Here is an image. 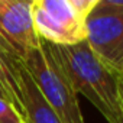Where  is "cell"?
<instances>
[{"label":"cell","mask_w":123,"mask_h":123,"mask_svg":"<svg viewBox=\"0 0 123 123\" xmlns=\"http://www.w3.org/2000/svg\"><path fill=\"white\" fill-rule=\"evenodd\" d=\"M98 0H31V13L39 39L70 46L87 39V18Z\"/></svg>","instance_id":"7a4b0ae2"},{"label":"cell","mask_w":123,"mask_h":123,"mask_svg":"<svg viewBox=\"0 0 123 123\" xmlns=\"http://www.w3.org/2000/svg\"><path fill=\"white\" fill-rule=\"evenodd\" d=\"M12 64L16 71V83L19 87V98L25 111L26 123H61L39 87L36 86L33 77L25 67L19 56L12 58Z\"/></svg>","instance_id":"8992f818"},{"label":"cell","mask_w":123,"mask_h":123,"mask_svg":"<svg viewBox=\"0 0 123 123\" xmlns=\"http://www.w3.org/2000/svg\"><path fill=\"white\" fill-rule=\"evenodd\" d=\"M119 93H120L122 106H123V74H119Z\"/></svg>","instance_id":"8fae6325"},{"label":"cell","mask_w":123,"mask_h":123,"mask_svg":"<svg viewBox=\"0 0 123 123\" xmlns=\"http://www.w3.org/2000/svg\"><path fill=\"white\" fill-rule=\"evenodd\" d=\"M0 48H2L6 54H9V55H16L15 54V51H13V48L9 45V42L6 41V38H5V35H3V32H2V29H0Z\"/></svg>","instance_id":"9c48e42d"},{"label":"cell","mask_w":123,"mask_h":123,"mask_svg":"<svg viewBox=\"0 0 123 123\" xmlns=\"http://www.w3.org/2000/svg\"><path fill=\"white\" fill-rule=\"evenodd\" d=\"M22 61L61 123H86L80 109L78 94L42 39L41 45L32 49Z\"/></svg>","instance_id":"3957f363"},{"label":"cell","mask_w":123,"mask_h":123,"mask_svg":"<svg viewBox=\"0 0 123 123\" xmlns=\"http://www.w3.org/2000/svg\"><path fill=\"white\" fill-rule=\"evenodd\" d=\"M0 98H5V100H7L9 103H12L13 104V107L16 109V104H15V101H13V98L10 97V94L7 93V90L3 87V84H2V81H0ZM18 110V109H16Z\"/></svg>","instance_id":"30bf717a"},{"label":"cell","mask_w":123,"mask_h":123,"mask_svg":"<svg viewBox=\"0 0 123 123\" xmlns=\"http://www.w3.org/2000/svg\"><path fill=\"white\" fill-rule=\"evenodd\" d=\"M45 43L74 91L83 94L109 123H123L119 74L96 56L87 41L70 46Z\"/></svg>","instance_id":"6da1fadb"},{"label":"cell","mask_w":123,"mask_h":123,"mask_svg":"<svg viewBox=\"0 0 123 123\" xmlns=\"http://www.w3.org/2000/svg\"><path fill=\"white\" fill-rule=\"evenodd\" d=\"M0 29L20 59L41 45L33 26L31 0H0Z\"/></svg>","instance_id":"5b68a950"},{"label":"cell","mask_w":123,"mask_h":123,"mask_svg":"<svg viewBox=\"0 0 123 123\" xmlns=\"http://www.w3.org/2000/svg\"><path fill=\"white\" fill-rule=\"evenodd\" d=\"M86 41L107 68L123 74V0H98L87 18Z\"/></svg>","instance_id":"277c9868"},{"label":"cell","mask_w":123,"mask_h":123,"mask_svg":"<svg viewBox=\"0 0 123 123\" xmlns=\"http://www.w3.org/2000/svg\"><path fill=\"white\" fill-rule=\"evenodd\" d=\"M13 56L15 55H9L0 48V81H2L3 87L7 90V93L10 94V97L13 98L18 111L25 119V111H23V107H22L20 98H19V87L16 83V71H15L13 64H12ZM25 122H26V119H25Z\"/></svg>","instance_id":"52a82bcc"},{"label":"cell","mask_w":123,"mask_h":123,"mask_svg":"<svg viewBox=\"0 0 123 123\" xmlns=\"http://www.w3.org/2000/svg\"><path fill=\"white\" fill-rule=\"evenodd\" d=\"M0 123H26L20 113L5 98H0Z\"/></svg>","instance_id":"ba28073f"}]
</instances>
